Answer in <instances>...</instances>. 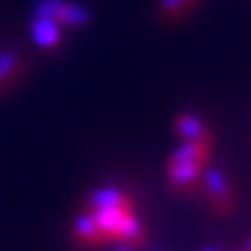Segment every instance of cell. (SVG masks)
I'll return each instance as SVG.
<instances>
[{"instance_id": "6da1fadb", "label": "cell", "mask_w": 251, "mask_h": 251, "mask_svg": "<svg viewBox=\"0 0 251 251\" xmlns=\"http://www.w3.org/2000/svg\"><path fill=\"white\" fill-rule=\"evenodd\" d=\"M71 238L82 249L137 247L150 243V229L137 199L126 187L101 185L86 194L71 223Z\"/></svg>"}, {"instance_id": "7a4b0ae2", "label": "cell", "mask_w": 251, "mask_h": 251, "mask_svg": "<svg viewBox=\"0 0 251 251\" xmlns=\"http://www.w3.org/2000/svg\"><path fill=\"white\" fill-rule=\"evenodd\" d=\"M174 148L163 161V181L174 196H196L203 174L216 163V134L196 110H178L172 117Z\"/></svg>"}, {"instance_id": "3957f363", "label": "cell", "mask_w": 251, "mask_h": 251, "mask_svg": "<svg viewBox=\"0 0 251 251\" xmlns=\"http://www.w3.org/2000/svg\"><path fill=\"white\" fill-rule=\"evenodd\" d=\"M194 201H199L203 212L214 221H229L240 207V194L229 170L214 163L201 178Z\"/></svg>"}, {"instance_id": "277c9868", "label": "cell", "mask_w": 251, "mask_h": 251, "mask_svg": "<svg viewBox=\"0 0 251 251\" xmlns=\"http://www.w3.org/2000/svg\"><path fill=\"white\" fill-rule=\"evenodd\" d=\"M33 16L51 18L62 29H82L91 22V11L75 0H38Z\"/></svg>"}, {"instance_id": "5b68a950", "label": "cell", "mask_w": 251, "mask_h": 251, "mask_svg": "<svg viewBox=\"0 0 251 251\" xmlns=\"http://www.w3.org/2000/svg\"><path fill=\"white\" fill-rule=\"evenodd\" d=\"M31 38L44 51H53L62 44V38H64V29H62L57 22H53L51 18L44 16H33L31 20Z\"/></svg>"}, {"instance_id": "8992f818", "label": "cell", "mask_w": 251, "mask_h": 251, "mask_svg": "<svg viewBox=\"0 0 251 251\" xmlns=\"http://www.w3.org/2000/svg\"><path fill=\"white\" fill-rule=\"evenodd\" d=\"M201 0H156V13H159L161 22L165 25H176L183 18H187Z\"/></svg>"}, {"instance_id": "52a82bcc", "label": "cell", "mask_w": 251, "mask_h": 251, "mask_svg": "<svg viewBox=\"0 0 251 251\" xmlns=\"http://www.w3.org/2000/svg\"><path fill=\"white\" fill-rule=\"evenodd\" d=\"M18 66H20V57H18V53L9 51V49H4V51H0V86L7 82H11L13 75H16Z\"/></svg>"}, {"instance_id": "ba28073f", "label": "cell", "mask_w": 251, "mask_h": 251, "mask_svg": "<svg viewBox=\"0 0 251 251\" xmlns=\"http://www.w3.org/2000/svg\"><path fill=\"white\" fill-rule=\"evenodd\" d=\"M236 251H251V236H249V238H245V243L240 245Z\"/></svg>"}, {"instance_id": "9c48e42d", "label": "cell", "mask_w": 251, "mask_h": 251, "mask_svg": "<svg viewBox=\"0 0 251 251\" xmlns=\"http://www.w3.org/2000/svg\"><path fill=\"white\" fill-rule=\"evenodd\" d=\"M203 251H221V249H214V247H207V249H203Z\"/></svg>"}]
</instances>
